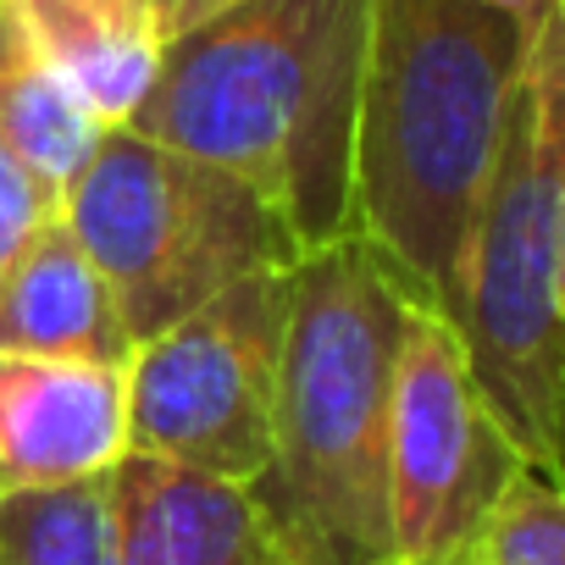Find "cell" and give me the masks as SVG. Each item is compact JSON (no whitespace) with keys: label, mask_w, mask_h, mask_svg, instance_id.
Listing matches in <instances>:
<instances>
[{"label":"cell","mask_w":565,"mask_h":565,"mask_svg":"<svg viewBox=\"0 0 565 565\" xmlns=\"http://www.w3.org/2000/svg\"><path fill=\"white\" fill-rule=\"evenodd\" d=\"M111 7H122L134 18H150V29H156V0H111Z\"/></svg>","instance_id":"18"},{"label":"cell","mask_w":565,"mask_h":565,"mask_svg":"<svg viewBox=\"0 0 565 565\" xmlns=\"http://www.w3.org/2000/svg\"><path fill=\"white\" fill-rule=\"evenodd\" d=\"M526 466L559 477L565 399V7L532 29L438 311Z\"/></svg>","instance_id":"4"},{"label":"cell","mask_w":565,"mask_h":565,"mask_svg":"<svg viewBox=\"0 0 565 565\" xmlns=\"http://www.w3.org/2000/svg\"><path fill=\"white\" fill-rule=\"evenodd\" d=\"M56 211H62V194L0 139V277L12 271V260L34 238V227L51 222Z\"/></svg>","instance_id":"15"},{"label":"cell","mask_w":565,"mask_h":565,"mask_svg":"<svg viewBox=\"0 0 565 565\" xmlns=\"http://www.w3.org/2000/svg\"><path fill=\"white\" fill-rule=\"evenodd\" d=\"M537 29V23H532ZM532 29L482 0H372L355 106V238L433 311L499 145Z\"/></svg>","instance_id":"3"},{"label":"cell","mask_w":565,"mask_h":565,"mask_svg":"<svg viewBox=\"0 0 565 565\" xmlns=\"http://www.w3.org/2000/svg\"><path fill=\"white\" fill-rule=\"evenodd\" d=\"M416 295L366 244L306 249L271 399V455L249 488L282 565H394L388 405Z\"/></svg>","instance_id":"2"},{"label":"cell","mask_w":565,"mask_h":565,"mask_svg":"<svg viewBox=\"0 0 565 565\" xmlns=\"http://www.w3.org/2000/svg\"><path fill=\"white\" fill-rule=\"evenodd\" d=\"M289 271L295 266H266L238 277L128 355V455L227 482L266 471Z\"/></svg>","instance_id":"6"},{"label":"cell","mask_w":565,"mask_h":565,"mask_svg":"<svg viewBox=\"0 0 565 565\" xmlns=\"http://www.w3.org/2000/svg\"><path fill=\"white\" fill-rule=\"evenodd\" d=\"M227 7H238V0H156V40L167 45V40L200 29L205 18H216V12H227Z\"/></svg>","instance_id":"16"},{"label":"cell","mask_w":565,"mask_h":565,"mask_svg":"<svg viewBox=\"0 0 565 565\" xmlns=\"http://www.w3.org/2000/svg\"><path fill=\"white\" fill-rule=\"evenodd\" d=\"M526 471L488 411L460 339L433 306H411L388 405V532L394 565H466L488 510Z\"/></svg>","instance_id":"7"},{"label":"cell","mask_w":565,"mask_h":565,"mask_svg":"<svg viewBox=\"0 0 565 565\" xmlns=\"http://www.w3.org/2000/svg\"><path fill=\"white\" fill-rule=\"evenodd\" d=\"M0 565H117L111 482H56L0 493Z\"/></svg>","instance_id":"13"},{"label":"cell","mask_w":565,"mask_h":565,"mask_svg":"<svg viewBox=\"0 0 565 565\" xmlns=\"http://www.w3.org/2000/svg\"><path fill=\"white\" fill-rule=\"evenodd\" d=\"M482 7H493V12H504V18H515V23H537L548 7H559V0H482Z\"/></svg>","instance_id":"17"},{"label":"cell","mask_w":565,"mask_h":565,"mask_svg":"<svg viewBox=\"0 0 565 565\" xmlns=\"http://www.w3.org/2000/svg\"><path fill=\"white\" fill-rule=\"evenodd\" d=\"M0 139L56 194L67 189L89 145L100 139V122L51 67V56L40 51V40L29 34L12 0H0Z\"/></svg>","instance_id":"12"},{"label":"cell","mask_w":565,"mask_h":565,"mask_svg":"<svg viewBox=\"0 0 565 565\" xmlns=\"http://www.w3.org/2000/svg\"><path fill=\"white\" fill-rule=\"evenodd\" d=\"M0 350L84 366H128L134 355L106 277L62 211L34 227L12 271L0 277Z\"/></svg>","instance_id":"10"},{"label":"cell","mask_w":565,"mask_h":565,"mask_svg":"<svg viewBox=\"0 0 565 565\" xmlns=\"http://www.w3.org/2000/svg\"><path fill=\"white\" fill-rule=\"evenodd\" d=\"M466 565H565V499L559 477L526 466L488 510Z\"/></svg>","instance_id":"14"},{"label":"cell","mask_w":565,"mask_h":565,"mask_svg":"<svg viewBox=\"0 0 565 565\" xmlns=\"http://www.w3.org/2000/svg\"><path fill=\"white\" fill-rule=\"evenodd\" d=\"M12 7L89 117L100 128L128 122L161 56L150 18H134L111 0H12Z\"/></svg>","instance_id":"11"},{"label":"cell","mask_w":565,"mask_h":565,"mask_svg":"<svg viewBox=\"0 0 565 565\" xmlns=\"http://www.w3.org/2000/svg\"><path fill=\"white\" fill-rule=\"evenodd\" d=\"M372 0H238L161 45L122 128L249 183L300 255L355 238V106Z\"/></svg>","instance_id":"1"},{"label":"cell","mask_w":565,"mask_h":565,"mask_svg":"<svg viewBox=\"0 0 565 565\" xmlns=\"http://www.w3.org/2000/svg\"><path fill=\"white\" fill-rule=\"evenodd\" d=\"M62 216L106 277L134 350L238 277L300 260L289 222L249 183L122 122L100 128L67 178Z\"/></svg>","instance_id":"5"},{"label":"cell","mask_w":565,"mask_h":565,"mask_svg":"<svg viewBox=\"0 0 565 565\" xmlns=\"http://www.w3.org/2000/svg\"><path fill=\"white\" fill-rule=\"evenodd\" d=\"M117 565H282L244 482L122 455L111 471Z\"/></svg>","instance_id":"9"},{"label":"cell","mask_w":565,"mask_h":565,"mask_svg":"<svg viewBox=\"0 0 565 565\" xmlns=\"http://www.w3.org/2000/svg\"><path fill=\"white\" fill-rule=\"evenodd\" d=\"M128 455L122 366L0 350V493L106 477Z\"/></svg>","instance_id":"8"}]
</instances>
